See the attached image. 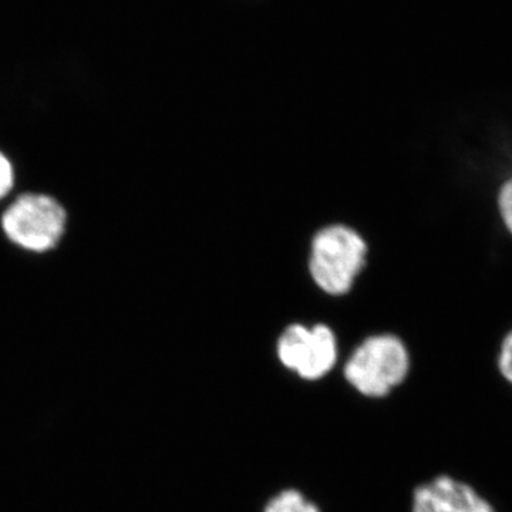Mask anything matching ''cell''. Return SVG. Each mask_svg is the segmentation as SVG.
I'll return each mask as SVG.
<instances>
[{
    "label": "cell",
    "mask_w": 512,
    "mask_h": 512,
    "mask_svg": "<svg viewBox=\"0 0 512 512\" xmlns=\"http://www.w3.org/2000/svg\"><path fill=\"white\" fill-rule=\"evenodd\" d=\"M67 227V212L46 194L20 195L2 215L3 234L16 247L43 252L56 248Z\"/></svg>",
    "instance_id": "1"
},
{
    "label": "cell",
    "mask_w": 512,
    "mask_h": 512,
    "mask_svg": "<svg viewBox=\"0 0 512 512\" xmlns=\"http://www.w3.org/2000/svg\"><path fill=\"white\" fill-rule=\"evenodd\" d=\"M365 256V241L353 229L342 225L322 229L312 242L313 281L329 295L348 293L365 266Z\"/></svg>",
    "instance_id": "2"
},
{
    "label": "cell",
    "mask_w": 512,
    "mask_h": 512,
    "mask_svg": "<svg viewBox=\"0 0 512 512\" xmlns=\"http://www.w3.org/2000/svg\"><path fill=\"white\" fill-rule=\"evenodd\" d=\"M409 355L394 336L366 339L345 366L346 380L367 397H384L409 373Z\"/></svg>",
    "instance_id": "3"
},
{
    "label": "cell",
    "mask_w": 512,
    "mask_h": 512,
    "mask_svg": "<svg viewBox=\"0 0 512 512\" xmlns=\"http://www.w3.org/2000/svg\"><path fill=\"white\" fill-rule=\"evenodd\" d=\"M282 365L298 373L302 379L318 380L335 366L338 350L332 330L325 325L313 329L292 325L278 342Z\"/></svg>",
    "instance_id": "4"
},
{
    "label": "cell",
    "mask_w": 512,
    "mask_h": 512,
    "mask_svg": "<svg viewBox=\"0 0 512 512\" xmlns=\"http://www.w3.org/2000/svg\"><path fill=\"white\" fill-rule=\"evenodd\" d=\"M412 512H495L476 490L456 478L440 476L414 491Z\"/></svg>",
    "instance_id": "5"
},
{
    "label": "cell",
    "mask_w": 512,
    "mask_h": 512,
    "mask_svg": "<svg viewBox=\"0 0 512 512\" xmlns=\"http://www.w3.org/2000/svg\"><path fill=\"white\" fill-rule=\"evenodd\" d=\"M265 512H320L311 501L306 500L299 491L286 490L276 495L266 505Z\"/></svg>",
    "instance_id": "6"
},
{
    "label": "cell",
    "mask_w": 512,
    "mask_h": 512,
    "mask_svg": "<svg viewBox=\"0 0 512 512\" xmlns=\"http://www.w3.org/2000/svg\"><path fill=\"white\" fill-rule=\"evenodd\" d=\"M15 185V170L8 157L0 151V200L12 191Z\"/></svg>",
    "instance_id": "7"
},
{
    "label": "cell",
    "mask_w": 512,
    "mask_h": 512,
    "mask_svg": "<svg viewBox=\"0 0 512 512\" xmlns=\"http://www.w3.org/2000/svg\"><path fill=\"white\" fill-rule=\"evenodd\" d=\"M500 211L508 231L512 234V178L500 192Z\"/></svg>",
    "instance_id": "8"
},
{
    "label": "cell",
    "mask_w": 512,
    "mask_h": 512,
    "mask_svg": "<svg viewBox=\"0 0 512 512\" xmlns=\"http://www.w3.org/2000/svg\"><path fill=\"white\" fill-rule=\"evenodd\" d=\"M500 370L505 379L512 383V332L505 338L501 349Z\"/></svg>",
    "instance_id": "9"
}]
</instances>
